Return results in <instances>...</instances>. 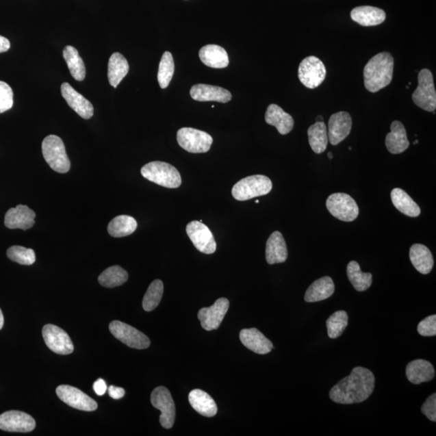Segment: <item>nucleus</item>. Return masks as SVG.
Wrapping results in <instances>:
<instances>
[{
  "label": "nucleus",
  "instance_id": "obj_18",
  "mask_svg": "<svg viewBox=\"0 0 436 436\" xmlns=\"http://www.w3.org/2000/svg\"><path fill=\"white\" fill-rule=\"evenodd\" d=\"M61 92L62 97L65 99L68 105L81 118L86 120L92 118L94 114L92 103L77 91H75L68 83L62 84Z\"/></svg>",
  "mask_w": 436,
  "mask_h": 436
},
{
  "label": "nucleus",
  "instance_id": "obj_24",
  "mask_svg": "<svg viewBox=\"0 0 436 436\" xmlns=\"http://www.w3.org/2000/svg\"><path fill=\"white\" fill-rule=\"evenodd\" d=\"M199 57L205 66L215 69L226 68L230 64L226 49L218 44H207L202 47Z\"/></svg>",
  "mask_w": 436,
  "mask_h": 436
},
{
  "label": "nucleus",
  "instance_id": "obj_20",
  "mask_svg": "<svg viewBox=\"0 0 436 436\" xmlns=\"http://www.w3.org/2000/svg\"><path fill=\"white\" fill-rule=\"evenodd\" d=\"M190 95L193 100L200 102L215 101L225 103L231 101L232 99L231 93L228 90L208 84L194 85L190 90Z\"/></svg>",
  "mask_w": 436,
  "mask_h": 436
},
{
  "label": "nucleus",
  "instance_id": "obj_29",
  "mask_svg": "<svg viewBox=\"0 0 436 436\" xmlns=\"http://www.w3.org/2000/svg\"><path fill=\"white\" fill-rule=\"evenodd\" d=\"M191 406L200 415L211 418L218 412L217 404L209 394L203 390H192L188 396Z\"/></svg>",
  "mask_w": 436,
  "mask_h": 436
},
{
  "label": "nucleus",
  "instance_id": "obj_10",
  "mask_svg": "<svg viewBox=\"0 0 436 436\" xmlns=\"http://www.w3.org/2000/svg\"><path fill=\"white\" fill-rule=\"evenodd\" d=\"M326 70L323 62L316 56L305 57L298 68V78L305 88H316L323 83Z\"/></svg>",
  "mask_w": 436,
  "mask_h": 436
},
{
  "label": "nucleus",
  "instance_id": "obj_50",
  "mask_svg": "<svg viewBox=\"0 0 436 436\" xmlns=\"http://www.w3.org/2000/svg\"><path fill=\"white\" fill-rule=\"evenodd\" d=\"M418 143H419V141L416 140V141L415 142V143H413V144H415V145H416V144H418Z\"/></svg>",
  "mask_w": 436,
  "mask_h": 436
},
{
  "label": "nucleus",
  "instance_id": "obj_14",
  "mask_svg": "<svg viewBox=\"0 0 436 436\" xmlns=\"http://www.w3.org/2000/svg\"><path fill=\"white\" fill-rule=\"evenodd\" d=\"M42 335L44 343L52 352L60 355H69L73 352V343L68 334L62 328L47 324L43 327Z\"/></svg>",
  "mask_w": 436,
  "mask_h": 436
},
{
  "label": "nucleus",
  "instance_id": "obj_35",
  "mask_svg": "<svg viewBox=\"0 0 436 436\" xmlns=\"http://www.w3.org/2000/svg\"><path fill=\"white\" fill-rule=\"evenodd\" d=\"M64 57L68 66L69 70L75 80L83 81L86 76V67L79 55L77 49L73 47L67 46L64 51Z\"/></svg>",
  "mask_w": 436,
  "mask_h": 436
},
{
  "label": "nucleus",
  "instance_id": "obj_38",
  "mask_svg": "<svg viewBox=\"0 0 436 436\" xmlns=\"http://www.w3.org/2000/svg\"><path fill=\"white\" fill-rule=\"evenodd\" d=\"M163 281L155 280L151 283L142 300V307L147 312L152 311L159 305L164 295Z\"/></svg>",
  "mask_w": 436,
  "mask_h": 436
},
{
  "label": "nucleus",
  "instance_id": "obj_21",
  "mask_svg": "<svg viewBox=\"0 0 436 436\" xmlns=\"http://www.w3.org/2000/svg\"><path fill=\"white\" fill-rule=\"evenodd\" d=\"M240 338L242 344L255 353L265 355L271 352L273 349L272 342L256 328L242 330Z\"/></svg>",
  "mask_w": 436,
  "mask_h": 436
},
{
  "label": "nucleus",
  "instance_id": "obj_45",
  "mask_svg": "<svg viewBox=\"0 0 436 436\" xmlns=\"http://www.w3.org/2000/svg\"><path fill=\"white\" fill-rule=\"evenodd\" d=\"M93 389L99 396H103L107 391V385L105 381L101 379L97 380L95 383L93 385Z\"/></svg>",
  "mask_w": 436,
  "mask_h": 436
},
{
  "label": "nucleus",
  "instance_id": "obj_26",
  "mask_svg": "<svg viewBox=\"0 0 436 436\" xmlns=\"http://www.w3.org/2000/svg\"><path fill=\"white\" fill-rule=\"evenodd\" d=\"M287 258V249L284 237L279 231L273 232L266 244V259L268 264L285 263Z\"/></svg>",
  "mask_w": 436,
  "mask_h": 436
},
{
  "label": "nucleus",
  "instance_id": "obj_25",
  "mask_svg": "<svg viewBox=\"0 0 436 436\" xmlns=\"http://www.w3.org/2000/svg\"><path fill=\"white\" fill-rule=\"evenodd\" d=\"M406 374L409 381L415 385H420L433 380L435 368L428 361L415 359L408 363Z\"/></svg>",
  "mask_w": 436,
  "mask_h": 436
},
{
  "label": "nucleus",
  "instance_id": "obj_2",
  "mask_svg": "<svg viewBox=\"0 0 436 436\" xmlns=\"http://www.w3.org/2000/svg\"><path fill=\"white\" fill-rule=\"evenodd\" d=\"M394 60L390 53L382 52L372 57L363 69L365 86L368 92L375 93L392 82Z\"/></svg>",
  "mask_w": 436,
  "mask_h": 436
},
{
  "label": "nucleus",
  "instance_id": "obj_3",
  "mask_svg": "<svg viewBox=\"0 0 436 436\" xmlns=\"http://www.w3.org/2000/svg\"><path fill=\"white\" fill-rule=\"evenodd\" d=\"M141 174L148 181L164 188H178L182 183L179 170L165 162H151L143 166Z\"/></svg>",
  "mask_w": 436,
  "mask_h": 436
},
{
  "label": "nucleus",
  "instance_id": "obj_28",
  "mask_svg": "<svg viewBox=\"0 0 436 436\" xmlns=\"http://www.w3.org/2000/svg\"><path fill=\"white\" fill-rule=\"evenodd\" d=\"M335 293V284L330 277H324L314 281L305 293L307 303H317L331 298Z\"/></svg>",
  "mask_w": 436,
  "mask_h": 436
},
{
  "label": "nucleus",
  "instance_id": "obj_6",
  "mask_svg": "<svg viewBox=\"0 0 436 436\" xmlns=\"http://www.w3.org/2000/svg\"><path fill=\"white\" fill-rule=\"evenodd\" d=\"M419 85L413 92V103L420 109L428 112H435L436 109V92L433 75L428 69H422L418 76Z\"/></svg>",
  "mask_w": 436,
  "mask_h": 436
},
{
  "label": "nucleus",
  "instance_id": "obj_33",
  "mask_svg": "<svg viewBox=\"0 0 436 436\" xmlns=\"http://www.w3.org/2000/svg\"><path fill=\"white\" fill-rule=\"evenodd\" d=\"M138 222L133 217L120 215L112 219L107 227V232L114 238H123L132 235L137 230Z\"/></svg>",
  "mask_w": 436,
  "mask_h": 436
},
{
  "label": "nucleus",
  "instance_id": "obj_41",
  "mask_svg": "<svg viewBox=\"0 0 436 436\" xmlns=\"http://www.w3.org/2000/svg\"><path fill=\"white\" fill-rule=\"evenodd\" d=\"M9 259L21 265H32L36 261V255L33 249L24 246H13L7 251Z\"/></svg>",
  "mask_w": 436,
  "mask_h": 436
},
{
  "label": "nucleus",
  "instance_id": "obj_46",
  "mask_svg": "<svg viewBox=\"0 0 436 436\" xmlns=\"http://www.w3.org/2000/svg\"><path fill=\"white\" fill-rule=\"evenodd\" d=\"M109 394L112 398L118 400L125 396V391L123 388L116 387V386L111 385L109 388Z\"/></svg>",
  "mask_w": 436,
  "mask_h": 436
},
{
  "label": "nucleus",
  "instance_id": "obj_51",
  "mask_svg": "<svg viewBox=\"0 0 436 436\" xmlns=\"http://www.w3.org/2000/svg\"><path fill=\"white\" fill-rule=\"evenodd\" d=\"M259 201H258V200L255 201V203H259Z\"/></svg>",
  "mask_w": 436,
  "mask_h": 436
},
{
  "label": "nucleus",
  "instance_id": "obj_5",
  "mask_svg": "<svg viewBox=\"0 0 436 436\" xmlns=\"http://www.w3.org/2000/svg\"><path fill=\"white\" fill-rule=\"evenodd\" d=\"M42 149L44 160L53 170L62 174L69 172L70 162L60 137L49 135L42 142Z\"/></svg>",
  "mask_w": 436,
  "mask_h": 436
},
{
  "label": "nucleus",
  "instance_id": "obj_19",
  "mask_svg": "<svg viewBox=\"0 0 436 436\" xmlns=\"http://www.w3.org/2000/svg\"><path fill=\"white\" fill-rule=\"evenodd\" d=\"M36 214L28 206L19 205L9 209L4 219V225L9 229L29 230L35 224Z\"/></svg>",
  "mask_w": 436,
  "mask_h": 436
},
{
  "label": "nucleus",
  "instance_id": "obj_36",
  "mask_svg": "<svg viewBox=\"0 0 436 436\" xmlns=\"http://www.w3.org/2000/svg\"><path fill=\"white\" fill-rule=\"evenodd\" d=\"M347 273L349 281L354 289L358 292H363L370 289L372 283L371 273H363L356 261L350 262L348 265Z\"/></svg>",
  "mask_w": 436,
  "mask_h": 436
},
{
  "label": "nucleus",
  "instance_id": "obj_11",
  "mask_svg": "<svg viewBox=\"0 0 436 436\" xmlns=\"http://www.w3.org/2000/svg\"><path fill=\"white\" fill-rule=\"evenodd\" d=\"M153 407L161 411L160 424L166 429L172 428L175 420V407L170 391L159 386L153 391L151 397Z\"/></svg>",
  "mask_w": 436,
  "mask_h": 436
},
{
  "label": "nucleus",
  "instance_id": "obj_4",
  "mask_svg": "<svg viewBox=\"0 0 436 436\" xmlns=\"http://www.w3.org/2000/svg\"><path fill=\"white\" fill-rule=\"evenodd\" d=\"M272 190L271 179L263 175H251L241 179L232 188V196L238 201H245L268 194Z\"/></svg>",
  "mask_w": 436,
  "mask_h": 436
},
{
  "label": "nucleus",
  "instance_id": "obj_1",
  "mask_svg": "<svg viewBox=\"0 0 436 436\" xmlns=\"http://www.w3.org/2000/svg\"><path fill=\"white\" fill-rule=\"evenodd\" d=\"M375 388V376L368 368H354L350 374L330 391L331 401L350 405L365 402Z\"/></svg>",
  "mask_w": 436,
  "mask_h": 436
},
{
  "label": "nucleus",
  "instance_id": "obj_37",
  "mask_svg": "<svg viewBox=\"0 0 436 436\" xmlns=\"http://www.w3.org/2000/svg\"><path fill=\"white\" fill-rule=\"evenodd\" d=\"M128 272L120 266H112L103 271L98 278L99 283L106 287L123 285L128 281Z\"/></svg>",
  "mask_w": 436,
  "mask_h": 436
},
{
  "label": "nucleus",
  "instance_id": "obj_15",
  "mask_svg": "<svg viewBox=\"0 0 436 436\" xmlns=\"http://www.w3.org/2000/svg\"><path fill=\"white\" fill-rule=\"evenodd\" d=\"M36 428V421L28 413L10 411L0 415V429L9 433H30Z\"/></svg>",
  "mask_w": 436,
  "mask_h": 436
},
{
  "label": "nucleus",
  "instance_id": "obj_12",
  "mask_svg": "<svg viewBox=\"0 0 436 436\" xmlns=\"http://www.w3.org/2000/svg\"><path fill=\"white\" fill-rule=\"evenodd\" d=\"M186 232L192 244L201 253L211 255L217 250L213 233L206 225L200 221H192L187 225Z\"/></svg>",
  "mask_w": 436,
  "mask_h": 436
},
{
  "label": "nucleus",
  "instance_id": "obj_7",
  "mask_svg": "<svg viewBox=\"0 0 436 436\" xmlns=\"http://www.w3.org/2000/svg\"><path fill=\"white\" fill-rule=\"evenodd\" d=\"M177 142L179 146L192 154H201L210 150L214 142L213 138L208 133L193 128H182L177 132Z\"/></svg>",
  "mask_w": 436,
  "mask_h": 436
},
{
  "label": "nucleus",
  "instance_id": "obj_39",
  "mask_svg": "<svg viewBox=\"0 0 436 436\" xmlns=\"http://www.w3.org/2000/svg\"><path fill=\"white\" fill-rule=\"evenodd\" d=\"M348 325V314L344 310L337 311L327 319V333L331 339H337L343 335Z\"/></svg>",
  "mask_w": 436,
  "mask_h": 436
},
{
  "label": "nucleus",
  "instance_id": "obj_42",
  "mask_svg": "<svg viewBox=\"0 0 436 436\" xmlns=\"http://www.w3.org/2000/svg\"><path fill=\"white\" fill-rule=\"evenodd\" d=\"M12 106V89L7 83L0 81V114L11 110Z\"/></svg>",
  "mask_w": 436,
  "mask_h": 436
},
{
  "label": "nucleus",
  "instance_id": "obj_23",
  "mask_svg": "<svg viewBox=\"0 0 436 436\" xmlns=\"http://www.w3.org/2000/svg\"><path fill=\"white\" fill-rule=\"evenodd\" d=\"M265 121L270 125H273L282 135L290 133L294 127L293 116L287 114L277 105H270L265 114Z\"/></svg>",
  "mask_w": 436,
  "mask_h": 436
},
{
  "label": "nucleus",
  "instance_id": "obj_49",
  "mask_svg": "<svg viewBox=\"0 0 436 436\" xmlns=\"http://www.w3.org/2000/svg\"><path fill=\"white\" fill-rule=\"evenodd\" d=\"M327 156H328V158H329L331 159H333V154H332V152L328 153Z\"/></svg>",
  "mask_w": 436,
  "mask_h": 436
},
{
  "label": "nucleus",
  "instance_id": "obj_30",
  "mask_svg": "<svg viewBox=\"0 0 436 436\" xmlns=\"http://www.w3.org/2000/svg\"><path fill=\"white\" fill-rule=\"evenodd\" d=\"M410 259L413 267L424 275L429 274L434 266L431 251L424 245L413 244L410 250Z\"/></svg>",
  "mask_w": 436,
  "mask_h": 436
},
{
  "label": "nucleus",
  "instance_id": "obj_16",
  "mask_svg": "<svg viewBox=\"0 0 436 436\" xmlns=\"http://www.w3.org/2000/svg\"><path fill=\"white\" fill-rule=\"evenodd\" d=\"M230 307V302L225 298L216 300L212 307L202 308L198 312L201 326L205 331L218 329Z\"/></svg>",
  "mask_w": 436,
  "mask_h": 436
},
{
  "label": "nucleus",
  "instance_id": "obj_34",
  "mask_svg": "<svg viewBox=\"0 0 436 436\" xmlns=\"http://www.w3.org/2000/svg\"><path fill=\"white\" fill-rule=\"evenodd\" d=\"M308 137L309 146L314 153L322 154L326 150L329 139L326 125L323 121H317L309 128Z\"/></svg>",
  "mask_w": 436,
  "mask_h": 436
},
{
  "label": "nucleus",
  "instance_id": "obj_8",
  "mask_svg": "<svg viewBox=\"0 0 436 436\" xmlns=\"http://www.w3.org/2000/svg\"><path fill=\"white\" fill-rule=\"evenodd\" d=\"M326 208L331 215L343 222H353L359 215L357 202L346 193H334L328 197Z\"/></svg>",
  "mask_w": 436,
  "mask_h": 436
},
{
  "label": "nucleus",
  "instance_id": "obj_17",
  "mask_svg": "<svg viewBox=\"0 0 436 436\" xmlns=\"http://www.w3.org/2000/svg\"><path fill=\"white\" fill-rule=\"evenodd\" d=\"M352 116L347 112H339L332 115L328 127V139L331 145H338L348 136L352 129Z\"/></svg>",
  "mask_w": 436,
  "mask_h": 436
},
{
  "label": "nucleus",
  "instance_id": "obj_40",
  "mask_svg": "<svg viewBox=\"0 0 436 436\" xmlns=\"http://www.w3.org/2000/svg\"><path fill=\"white\" fill-rule=\"evenodd\" d=\"M174 72L175 64L172 53L165 52L161 58L158 72V81L161 88L165 89L169 86Z\"/></svg>",
  "mask_w": 436,
  "mask_h": 436
},
{
  "label": "nucleus",
  "instance_id": "obj_31",
  "mask_svg": "<svg viewBox=\"0 0 436 436\" xmlns=\"http://www.w3.org/2000/svg\"><path fill=\"white\" fill-rule=\"evenodd\" d=\"M129 66L127 58L120 53H112L107 66V78L112 87L116 88L127 75Z\"/></svg>",
  "mask_w": 436,
  "mask_h": 436
},
{
  "label": "nucleus",
  "instance_id": "obj_47",
  "mask_svg": "<svg viewBox=\"0 0 436 436\" xmlns=\"http://www.w3.org/2000/svg\"><path fill=\"white\" fill-rule=\"evenodd\" d=\"M11 47V43L6 38L0 36V53L7 52Z\"/></svg>",
  "mask_w": 436,
  "mask_h": 436
},
{
  "label": "nucleus",
  "instance_id": "obj_27",
  "mask_svg": "<svg viewBox=\"0 0 436 436\" xmlns=\"http://www.w3.org/2000/svg\"><path fill=\"white\" fill-rule=\"evenodd\" d=\"M350 17L356 23L365 27L379 25L385 21L386 14L380 8L361 6L354 8Z\"/></svg>",
  "mask_w": 436,
  "mask_h": 436
},
{
  "label": "nucleus",
  "instance_id": "obj_32",
  "mask_svg": "<svg viewBox=\"0 0 436 436\" xmlns=\"http://www.w3.org/2000/svg\"><path fill=\"white\" fill-rule=\"evenodd\" d=\"M391 200L395 208L408 217L416 218L421 214L420 206L401 188H394L391 192Z\"/></svg>",
  "mask_w": 436,
  "mask_h": 436
},
{
  "label": "nucleus",
  "instance_id": "obj_9",
  "mask_svg": "<svg viewBox=\"0 0 436 436\" xmlns=\"http://www.w3.org/2000/svg\"><path fill=\"white\" fill-rule=\"evenodd\" d=\"M110 331L116 339L129 348L142 350L150 347V339L142 332L127 323L120 321L112 322L110 324Z\"/></svg>",
  "mask_w": 436,
  "mask_h": 436
},
{
  "label": "nucleus",
  "instance_id": "obj_22",
  "mask_svg": "<svg viewBox=\"0 0 436 436\" xmlns=\"http://www.w3.org/2000/svg\"><path fill=\"white\" fill-rule=\"evenodd\" d=\"M391 131L385 138V146L393 155L402 154L406 151L410 142L408 141L406 129L398 120L393 121L390 125Z\"/></svg>",
  "mask_w": 436,
  "mask_h": 436
},
{
  "label": "nucleus",
  "instance_id": "obj_48",
  "mask_svg": "<svg viewBox=\"0 0 436 436\" xmlns=\"http://www.w3.org/2000/svg\"><path fill=\"white\" fill-rule=\"evenodd\" d=\"M4 324V318L1 309H0V330L2 329Z\"/></svg>",
  "mask_w": 436,
  "mask_h": 436
},
{
  "label": "nucleus",
  "instance_id": "obj_44",
  "mask_svg": "<svg viewBox=\"0 0 436 436\" xmlns=\"http://www.w3.org/2000/svg\"><path fill=\"white\" fill-rule=\"evenodd\" d=\"M421 411L431 421L436 422V394H433L422 404Z\"/></svg>",
  "mask_w": 436,
  "mask_h": 436
},
{
  "label": "nucleus",
  "instance_id": "obj_43",
  "mask_svg": "<svg viewBox=\"0 0 436 436\" xmlns=\"http://www.w3.org/2000/svg\"><path fill=\"white\" fill-rule=\"evenodd\" d=\"M418 332L422 336H435L436 335V316H431L424 319L418 326Z\"/></svg>",
  "mask_w": 436,
  "mask_h": 436
},
{
  "label": "nucleus",
  "instance_id": "obj_13",
  "mask_svg": "<svg viewBox=\"0 0 436 436\" xmlns=\"http://www.w3.org/2000/svg\"><path fill=\"white\" fill-rule=\"evenodd\" d=\"M56 394L62 402L79 411H94L98 407L95 400L73 386L60 385L56 389Z\"/></svg>",
  "mask_w": 436,
  "mask_h": 436
}]
</instances>
